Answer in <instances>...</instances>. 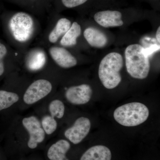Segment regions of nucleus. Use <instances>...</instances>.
I'll return each mask as SVG.
<instances>
[{"label": "nucleus", "mask_w": 160, "mask_h": 160, "mask_svg": "<svg viewBox=\"0 0 160 160\" xmlns=\"http://www.w3.org/2000/svg\"><path fill=\"white\" fill-rule=\"evenodd\" d=\"M71 22L65 18L58 20L55 27L49 35V40L51 43H55L62 36H64L70 29Z\"/></svg>", "instance_id": "obj_15"}, {"label": "nucleus", "mask_w": 160, "mask_h": 160, "mask_svg": "<svg viewBox=\"0 0 160 160\" xmlns=\"http://www.w3.org/2000/svg\"><path fill=\"white\" fill-rule=\"evenodd\" d=\"M94 19L98 24L104 28L118 27L122 26V14L118 11L105 10L97 12Z\"/></svg>", "instance_id": "obj_9"}, {"label": "nucleus", "mask_w": 160, "mask_h": 160, "mask_svg": "<svg viewBox=\"0 0 160 160\" xmlns=\"http://www.w3.org/2000/svg\"><path fill=\"white\" fill-rule=\"evenodd\" d=\"M88 0H62L64 6L67 8H72L82 5Z\"/></svg>", "instance_id": "obj_21"}, {"label": "nucleus", "mask_w": 160, "mask_h": 160, "mask_svg": "<svg viewBox=\"0 0 160 160\" xmlns=\"http://www.w3.org/2000/svg\"><path fill=\"white\" fill-rule=\"evenodd\" d=\"M65 109V106L60 100H53L49 105V112L53 118H62L64 116Z\"/></svg>", "instance_id": "obj_18"}, {"label": "nucleus", "mask_w": 160, "mask_h": 160, "mask_svg": "<svg viewBox=\"0 0 160 160\" xmlns=\"http://www.w3.org/2000/svg\"><path fill=\"white\" fill-rule=\"evenodd\" d=\"M156 37L157 40L158 42L160 43V27L159 26L158 28L157 31L156 33Z\"/></svg>", "instance_id": "obj_23"}, {"label": "nucleus", "mask_w": 160, "mask_h": 160, "mask_svg": "<svg viewBox=\"0 0 160 160\" xmlns=\"http://www.w3.org/2000/svg\"><path fill=\"white\" fill-rule=\"evenodd\" d=\"M123 66L122 55L116 52L106 55L100 62L98 76L106 89H112L118 86L122 81L120 71Z\"/></svg>", "instance_id": "obj_1"}, {"label": "nucleus", "mask_w": 160, "mask_h": 160, "mask_svg": "<svg viewBox=\"0 0 160 160\" xmlns=\"http://www.w3.org/2000/svg\"><path fill=\"white\" fill-rule=\"evenodd\" d=\"M49 53L55 62L63 68H69L75 66L77 60L68 50L59 47H52Z\"/></svg>", "instance_id": "obj_10"}, {"label": "nucleus", "mask_w": 160, "mask_h": 160, "mask_svg": "<svg viewBox=\"0 0 160 160\" xmlns=\"http://www.w3.org/2000/svg\"><path fill=\"white\" fill-rule=\"evenodd\" d=\"M111 152L106 146H92L83 154L80 160H111Z\"/></svg>", "instance_id": "obj_12"}, {"label": "nucleus", "mask_w": 160, "mask_h": 160, "mask_svg": "<svg viewBox=\"0 0 160 160\" xmlns=\"http://www.w3.org/2000/svg\"><path fill=\"white\" fill-rule=\"evenodd\" d=\"M22 124L29 134L28 147L31 149H35L38 144L42 142L45 138V132L40 121L35 117L31 116L24 118Z\"/></svg>", "instance_id": "obj_6"}, {"label": "nucleus", "mask_w": 160, "mask_h": 160, "mask_svg": "<svg viewBox=\"0 0 160 160\" xmlns=\"http://www.w3.org/2000/svg\"><path fill=\"white\" fill-rule=\"evenodd\" d=\"M143 49L141 45L132 44L125 50L127 71L132 77L138 79L146 78L150 71L149 58L143 53Z\"/></svg>", "instance_id": "obj_2"}, {"label": "nucleus", "mask_w": 160, "mask_h": 160, "mask_svg": "<svg viewBox=\"0 0 160 160\" xmlns=\"http://www.w3.org/2000/svg\"><path fill=\"white\" fill-rule=\"evenodd\" d=\"M18 95L14 92L0 90V111L9 108L18 101Z\"/></svg>", "instance_id": "obj_17"}, {"label": "nucleus", "mask_w": 160, "mask_h": 160, "mask_svg": "<svg viewBox=\"0 0 160 160\" xmlns=\"http://www.w3.org/2000/svg\"><path fill=\"white\" fill-rule=\"evenodd\" d=\"M84 36L89 45L94 48H103L108 43V38L106 35L93 27L86 29L84 32Z\"/></svg>", "instance_id": "obj_11"}, {"label": "nucleus", "mask_w": 160, "mask_h": 160, "mask_svg": "<svg viewBox=\"0 0 160 160\" xmlns=\"http://www.w3.org/2000/svg\"><path fill=\"white\" fill-rule=\"evenodd\" d=\"M42 125L46 134L50 135L56 130L58 124L54 118L51 116L46 115L42 119Z\"/></svg>", "instance_id": "obj_19"}, {"label": "nucleus", "mask_w": 160, "mask_h": 160, "mask_svg": "<svg viewBox=\"0 0 160 160\" xmlns=\"http://www.w3.org/2000/svg\"><path fill=\"white\" fill-rule=\"evenodd\" d=\"M148 108L142 103L132 102L118 107L113 113L115 120L120 125L127 127L138 126L149 117Z\"/></svg>", "instance_id": "obj_3"}, {"label": "nucleus", "mask_w": 160, "mask_h": 160, "mask_svg": "<svg viewBox=\"0 0 160 160\" xmlns=\"http://www.w3.org/2000/svg\"><path fill=\"white\" fill-rule=\"evenodd\" d=\"M90 128L91 122L88 118H79L73 126L65 131V136L73 144H79L88 134Z\"/></svg>", "instance_id": "obj_7"}, {"label": "nucleus", "mask_w": 160, "mask_h": 160, "mask_svg": "<svg viewBox=\"0 0 160 160\" xmlns=\"http://www.w3.org/2000/svg\"><path fill=\"white\" fill-rule=\"evenodd\" d=\"M160 49L159 45L153 44V45H151V46H149V47H147V48H145L143 47L142 52L146 56L149 58L155 52L159 51Z\"/></svg>", "instance_id": "obj_22"}, {"label": "nucleus", "mask_w": 160, "mask_h": 160, "mask_svg": "<svg viewBox=\"0 0 160 160\" xmlns=\"http://www.w3.org/2000/svg\"><path fill=\"white\" fill-rule=\"evenodd\" d=\"M46 56L44 52L41 49H35L30 52L27 60L26 66L32 71L42 69L46 63Z\"/></svg>", "instance_id": "obj_14"}, {"label": "nucleus", "mask_w": 160, "mask_h": 160, "mask_svg": "<svg viewBox=\"0 0 160 160\" xmlns=\"http://www.w3.org/2000/svg\"><path fill=\"white\" fill-rule=\"evenodd\" d=\"M92 89L87 84L72 86L66 90L65 96L68 102L73 105H80L89 102L92 95Z\"/></svg>", "instance_id": "obj_8"}, {"label": "nucleus", "mask_w": 160, "mask_h": 160, "mask_svg": "<svg viewBox=\"0 0 160 160\" xmlns=\"http://www.w3.org/2000/svg\"><path fill=\"white\" fill-rule=\"evenodd\" d=\"M81 26L76 22L71 25L70 29L63 36L61 41L62 46L69 47L75 46L77 44V40L81 34Z\"/></svg>", "instance_id": "obj_16"}, {"label": "nucleus", "mask_w": 160, "mask_h": 160, "mask_svg": "<svg viewBox=\"0 0 160 160\" xmlns=\"http://www.w3.org/2000/svg\"><path fill=\"white\" fill-rule=\"evenodd\" d=\"M52 86L47 80H38L28 87L24 94V102L28 105L34 104L51 92Z\"/></svg>", "instance_id": "obj_5"}, {"label": "nucleus", "mask_w": 160, "mask_h": 160, "mask_svg": "<svg viewBox=\"0 0 160 160\" xmlns=\"http://www.w3.org/2000/svg\"><path fill=\"white\" fill-rule=\"evenodd\" d=\"M70 143L65 140H60L50 146L47 156L50 160H69L66 153L70 149Z\"/></svg>", "instance_id": "obj_13"}, {"label": "nucleus", "mask_w": 160, "mask_h": 160, "mask_svg": "<svg viewBox=\"0 0 160 160\" xmlns=\"http://www.w3.org/2000/svg\"><path fill=\"white\" fill-rule=\"evenodd\" d=\"M33 21L27 13L19 12L10 19L9 27L12 34L17 41L25 42L29 40L33 31Z\"/></svg>", "instance_id": "obj_4"}, {"label": "nucleus", "mask_w": 160, "mask_h": 160, "mask_svg": "<svg viewBox=\"0 0 160 160\" xmlns=\"http://www.w3.org/2000/svg\"><path fill=\"white\" fill-rule=\"evenodd\" d=\"M7 50L6 46L0 42V76L4 72V65L3 59L7 54Z\"/></svg>", "instance_id": "obj_20"}]
</instances>
